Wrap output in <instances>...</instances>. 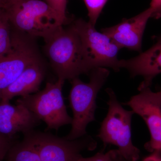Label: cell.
<instances>
[{
  "label": "cell",
  "mask_w": 161,
  "mask_h": 161,
  "mask_svg": "<svg viewBox=\"0 0 161 161\" xmlns=\"http://www.w3.org/2000/svg\"><path fill=\"white\" fill-rule=\"evenodd\" d=\"M44 51L58 79L72 80L91 72L80 36L70 25L44 39Z\"/></svg>",
  "instance_id": "1"
},
{
  "label": "cell",
  "mask_w": 161,
  "mask_h": 161,
  "mask_svg": "<svg viewBox=\"0 0 161 161\" xmlns=\"http://www.w3.org/2000/svg\"><path fill=\"white\" fill-rule=\"evenodd\" d=\"M12 29L35 38L45 39L63 26L56 12L41 0H3Z\"/></svg>",
  "instance_id": "2"
},
{
  "label": "cell",
  "mask_w": 161,
  "mask_h": 161,
  "mask_svg": "<svg viewBox=\"0 0 161 161\" xmlns=\"http://www.w3.org/2000/svg\"><path fill=\"white\" fill-rule=\"evenodd\" d=\"M109 74L106 68H98L90 72V81L87 83L78 77L71 80L69 100L73 117L70 131L64 136L67 139L74 140L87 135V126L95 120L97 95Z\"/></svg>",
  "instance_id": "3"
},
{
  "label": "cell",
  "mask_w": 161,
  "mask_h": 161,
  "mask_svg": "<svg viewBox=\"0 0 161 161\" xmlns=\"http://www.w3.org/2000/svg\"><path fill=\"white\" fill-rule=\"evenodd\" d=\"M106 92L109 96L108 110L97 136L102 141L103 149L108 145H114L128 161H137L140 150L133 145L131 135V121L134 113L123 108L112 89H107Z\"/></svg>",
  "instance_id": "4"
},
{
  "label": "cell",
  "mask_w": 161,
  "mask_h": 161,
  "mask_svg": "<svg viewBox=\"0 0 161 161\" xmlns=\"http://www.w3.org/2000/svg\"><path fill=\"white\" fill-rule=\"evenodd\" d=\"M64 81L58 79L55 82H47L43 90L21 97L16 103L23 105L44 122L47 131H58L60 127L71 124L72 122L62 95Z\"/></svg>",
  "instance_id": "5"
},
{
  "label": "cell",
  "mask_w": 161,
  "mask_h": 161,
  "mask_svg": "<svg viewBox=\"0 0 161 161\" xmlns=\"http://www.w3.org/2000/svg\"><path fill=\"white\" fill-rule=\"evenodd\" d=\"M23 134V139L34 147L41 161H78L82 157V151H92L97 147L96 141L89 135L70 140L34 130Z\"/></svg>",
  "instance_id": "6"
},
{
  "label": "cell",
  "mask_w": 161,
  "mask_h": 161,
  "mask_svg": "<svg viewBox=\"0 0 161 161\" xmlns=\"http://www.w3.org/2000/svg\"><path fill=\"white\" fill-rule=\"evenodd\" d=\"M71 25L80 36L91 71L98 68L119 71L118 55L121 48L110 37L82 19L73 21Z\"/></svg>",
  "instance_id": "7"
},
{
  "label": "cell",
  "mask_w": 161,
  "mask_h": 161,
  "mask_svg": "<svg viewBox=\"0 0 161 161\" xmlns=\"http://www.w3.org/2000/svg\"><path fill=\"white\" fill-rule=\"evenodd\" d=\"M41 59L34 38L13 31L11 49L0 56V100L3 92L22 72Z\"/></svg>",
  "instance_id": "8"
},
{
  "label": "cell",
  "mask_w": 161,
  "mask_h": 161,
  "mask_svg": "<svg viewBox=\"0 0 161 161\" xmlns=\"http://www.w3.org/2000/svg\"><path fill=\"white\" fill-rule=\"evenodd\" d=\"M138 91L139 94L132 96L124 104L140 116L149 129L150 139L145 145L146 150L161 153V88L157 92H153L150 87Z\"/></svg>",
  "instance_id": "9"
},
{
  "label": "cell",
  "mask_w": 161,
  "mask_h": 161,
  "mask_svg": "<svg viewBox=\"0 0 161 161\" xmlns=\"http://www.w3.org/2000/svg\"><path fill=\"white\" fill-rule=\"evenodd\" d=\"M154 17L155 12L150 7L135 17L125 19L117 25L102 29V32L110 37L121 49L126 48L141 52L147 22Z\"/></svg>",
  "instance_id": "10"
},
{
  "label": "cell",
  "mask_w": 161,
  "mask_h": 161,
  "mask_svg": "<svg viewBox=\"0 0 161 161\" xmlns=\"http://www.w3.org/2000/svg\"><path fill=\"white\" fill-rule=\"evenodd\" d=\"M119 66L126 69L132 77L143 78L138 90L150 87L153 79L161 74V36L150 48L136 57L119 60Z\"/></svg>",
  "instance_id": "11"
},
{
  "label": "cell",
  "mask_w": 161,
  "mask_h": 161,
  "mask_svg": "<svg viewBox=\"0 0 161 161\" xmlns=\"http://www.w3.org/2000/svg\"><path fill=\"white\" fill-rule=\"evenodd\" d=\"M16 104L0 101V133L9 137L18 132L24 134L34 130L41 121L26 107Z\"/></svg>",
  "instance_id": "12"
},
{
  "label": "cell",
  "mask_w": 161,
  "mask_h": 161,
  "mask_svg": "<svg viewBox=\"0 0 161 161\" xmlns=\"http://www.w3.org/2000/svg\"><path fill=\"white\" fill-rule=\"evenodd\" d=\"M46 74L42 59L27 67L15 80L3 92L0 101L10 102L16 96L25 97L39 92Z\"/></svg>",
  "instance_id": "13"
},
{
  "label": "cell",
  "mask_w": 161,
  "mask_h": 161,
  "mask_svg": "<svg viewBox=\"0 0 161 161\" xmlns=\"http://www.w3.org/2000/svg\"><path fill=\"white\" fill-rule=\"evenodd\" d=\"M5 158L6 161H41L37 150L24 139L16 142L10 147Z\"/></svg>",
  "instance_id": "14"
},
{
  "label": "cell",
  "mask_w": 161,
  "mask_h": 161,
  "mask_svg": "<svg viewBox=\"0 0 161 161\" xmlns=\"http://www.w3.org/2000/svg\"><path fill=\"white\" fill-rule=\"evenodd\" d=\"M13 44V29L6 12L0 8V56L8 53Z\"/></svg>",
  "instance_id": "15"
},
{
  "label": "cell",
  "mask_w": 161,
  "mask_h": 161,
  "mask_svg": "<svg viewBox=\"0 0 161 161\" xmlns=\"http://www.w3.org/2000/svg\"><path fill=\"white\" fill-rule=\"evenodd\" d=\"M78 161H129L125 158L118 149L110 150L106 153L103 150L91 157H82Z\"/></svg>",
  "instance_id": "16"
},
{
  "label": "cell",
  "mask_w": 161,
  "mask_h": 161,
  "mask_svg": "<svg viewBox=\"0 0 161 161\" xmlns=\"http://www.w3.org/2000/svg\"><path fill=\"white\" fill-rule=\"evenodd\" d=\"M108 0H83L88 10L89 21L95 26L101 13Z\"/></svg>",
  "instance_id": "17"
},
{
  "label": "cell",
  "mask_w": 161,
  "mask_h": 161,
  "mask_svg": "<svg viewBox=\"0 0 161 161\" xmlns=\"http://www.w3.org/2000/svg\"><path fill=\"white\" fill-rule=\"evenodd\" d=\"M44 2L56 12L63 26L68 23L66 14L67 0H44Z\"/></svg>",
  "instance_id": "18"
},
{
  "label": "cell",
  "mask_w": 161,
  "mask_h": 161,
  "mask_svg": "<svg viewBox=\"0 0 161 161\" xmlns=\"http://www.w3.org/2000/svg\"><path fill=\"white\" fill-rule=\"evenodd\" d=\"M14 137L6 136L0 133V161L6 158L10 147L15 142Z\"/></svg>",
  "instance_id": "19"
},
{
  "label": "cell",
  "mask_w": 161,
  "mask_h": 161,
  "mask_svg": "<svg viewBox=\"0 0 161 161\" xmlns=\"http://www.w3.org/2000/svg\"><path fill=\"white\" fill-rule=\"evenodd\" d=\"M150 7L155 12V17H158L161 14V0H151Z\"/></svg>",
  "instance_id": "20"
},
{
  "label": "cell",
  "mask_w": 161,
  "mask_h": 161,
  "mask_svg": "<svg viewBox=\"0 0 161 161\" xmlns=\"http://www.w3.org/2000/svg\"><path fill=\"white\" fill-rule=\"evenodd\" d=\"M142 161H161V154L159 152H153L146 157Z\"/></svg>",
  "instance_id": "21"
},
{
  "label": "cell",
  "mask_w": 161,
  "mask_h": 161,
  "mask_svg": "<svg viewBox=\"0 0 161 161\" xmlns=\"http://www.w3.org/2000/svg\"><path fill=\"white\" fill-rule=\"evenodd\" d=\"M2 8V0H0V8Z\"/></svg>",
  "instance_id": "22"
},
{
  "label": "cell",
  "mask_w": 161,
  "mask_h": 161,
  "mask_svg": "<svg viewBox=\"0 0 161 161\" xmlns=\"http://www.w3.org/2000/svg\"></svg>",
  "instance_id": "23"
}]
</instances>
